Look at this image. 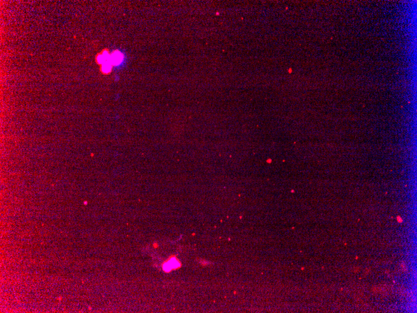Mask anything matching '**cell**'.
Returning <instances> with one entry per match:
<instances>
[{
    "mask_svg": "<svg viewBox=\"0 0 417 313\" xmlns=\"http://www.w3.org/2000/svg\"><path fill=\"white\" fill-rule=\"evenodd\" d=\"M123 54L120 52L115 51L110 56V62L112 65L117 66L120 64V62L123 61Z\"/></svg>",
    "mask_w": 417,
    "mask_h": 313,
    "instance_id": "cell-1",
    "label": "cell"
},
{
    "mask_svg": "<svg viewBox=\"0 0 417 313\" xmlns=\"http://www.w3.org/2000/svg\"><path fill=\"white\" fill-rule=\"evenodd\" d=\"M110 56L107 51H103L96 56V62L98 64H102L107 62H110Z\"/></svg>",
    "mask_w": 417,
    "mask_h": 313,
    "instance_id": "cell-2",
    "label": "cell"
},
{
    "mask_svg": "<svg viewBox=\"0 0 417 313\" xmlns=\"http://www.w3.org/2000/svg\"><path fill=\"white\" fill-rule=\"evenodd\" d=\"M112 69V64L110 62H107L102 64L101 71L104 74H109Z\"/></svg>",
    "mask_w": 417,
    "mask_h": 313,
    "instance_id": "cell-3",
    "label": "cell"
},
{
    "mask_svg": "<svg viewBox=\"0 0 417 313\" xmlns=\"http://www.w3.org/2000/svg\"><path fill=\"white\" fill-rule=\"evenodd\" d=\"M154 247H155V248H156V247H158V244H157V243H156V242H155V243H154Z\"/></svg>",
    "mask_w": 417,
    "mask_h": 313,
    "instance_id": "cell-4",
    "label": "cell"
}]
</instances>
